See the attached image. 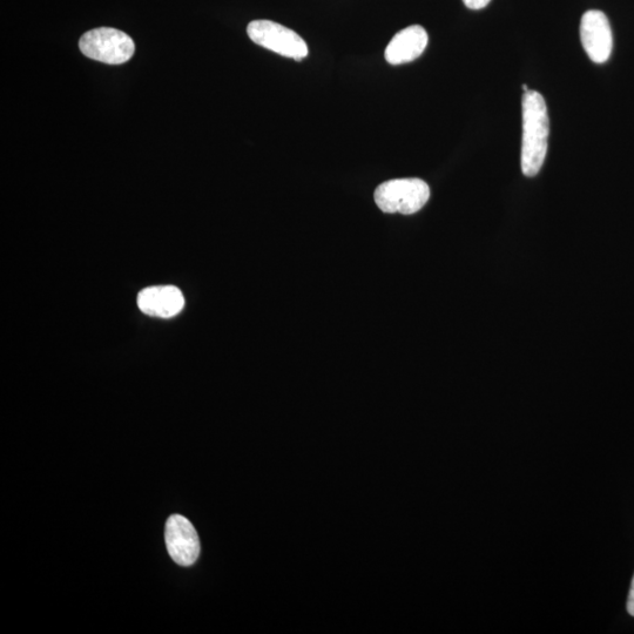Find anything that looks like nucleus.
<instances>
[{"label":"nucleus","instance_id":"1","mask_svg":"<svg viewBox=\"0 0 634 634\" xmlns=\"http://www.w3.org/2000/svg\"><path fill=\"white\" fill-rule=\"evenodd\" d=\"M550 134L548 107L541 93L528 91L523 97V140L521 166L526 177L542 170Z\"/></svg>","mask_w":634,"mask_h":634},{"label":"nucleus","instance_id":"2","mask_svg":"<svg viewBox=\"0 0 634 634\" xmlns=\"http://www.w3.org/2000/svg\"><path fill=\"white\" fill-rule=\"evenodd\" d=\"M374 198L377 207L384 213L410 215L426 206L430 188L421 179H395L377 187Z\"/></svg>","mask_w":634,"mask_h":634},{"label":"nucleus","instance_id":"3","mask_svg":"<svg viewBox=\"0 0 634 634\" xmlns=\"http://www.w3.org/2000/svg\"><path fill=\"white\" fill-rule=\"evenodd\" d=\"M79 49L87 58L109 65H121L130 60L136 45L125 32L99 28L86 32L79 40Z\"/></svg>","mask_w":634,"mask_h":634},{"label":"nucleus","instance_id":"4","mask_svg":"<svg viewBox=\"0 0 634 634\" xmlns=\"http://www.w3.org/2000/svg\"><path fill=\"white\" fill-rule=\"evenodd\" d=\"M248 37L256 45L282 57L301 60L308 56V46L298 33L271 20H254L247 28Z\"/></svg>","mask_w":634,"mask_h":634},{"label":"nucleus","instance_id":"5","mask_svg":"<svg viewBox=\"0 0 634 634\" xmlns=\"http://www.w3.org/2000/svg\"><path fill=\"white\" fill-rule=\"evenodd\" d=\"M580 39L586 55L596 64H604L610 59L613 36L609 19L605 13L590 10L580 20Z\"/></svg>","mask_w":634,"mask_h":634},{"label":"nucleus","instance_id":"6","mask_svg":"<svg viewBox=\"0 0 634 634\" xmlns=\"http://www.w3.org/2000/svg\"><path fill=\"white\" fill-rule=\"evenodd\" d=\"M168 553L175 563L191 566L200 555V541L197 530L188 519L181 515L168 518L165 531Z\"/></svg>","mask_w":634,"mask_h":634},{"label":"nucleus","instance_id":"7","mask_svg":"<svg viewBox=\"0 0 634 634\" xmlns=\"http://www.w3.org/2000/svg\"><path fill=\"white\" fill-rule=\"evenodd\" d=\"M138 306L146 315L171 319L185 306L184 295L174 286L150 287L138 295Z\"/></svg>","mask_w":634,"mask_h":634},{"label":"nucleus","instance_id":"8","mask_svg":"<svg viewBox=\"0 0 634 634\" xmlns=\"http://www.w3.org/2000/svg\"><path fill=\"white\" fill-rule=\"evenodd\" d=\"M428 42V33L422 26H409L390 40L384 57L391 65L414 62L427 49Z\"/></svg>","mask_w":634,"mask_h":634},{"label":"nucleus","instance_id":"9","mask_svg":"<svg viewBox=\"0 0 634 634\" xmlns=\"http://www.w3.org/2000/svg\"><path fill=\"white\" fill-rule=\"evenodd\" d=\"M491 0H463L465 6L470 10H482L487 8Z\"/></svg>","mask_w":634,"mask_h":634},{"label":"nucleus","instance_id":"10","mask_svg":"<svg viewBox=\"0 0 634 634\" xmlns=\"http://www.w3.org/2000/svg\"><path fill=\"white\" fill-rule=\"evenodd\" d=\"M627 611H629L630 615L634 617V576L632 579L629 599H627Z\"/></svg>","mask_w":634,"mask_h":634},{"label":"nucleus","instance_id":"11","mask_svg":"<svg viewBox=\"0 0 634 634\" xmlns=\"http://www.w3.org/2000/svg\"><path fill=\"white\" fill-rule=\"evenodd\" d=\"M523 91L524 93L530 91L528 85H523Z\"/></svg>","mask_w":634,"mask_h":634}]
</instances>
